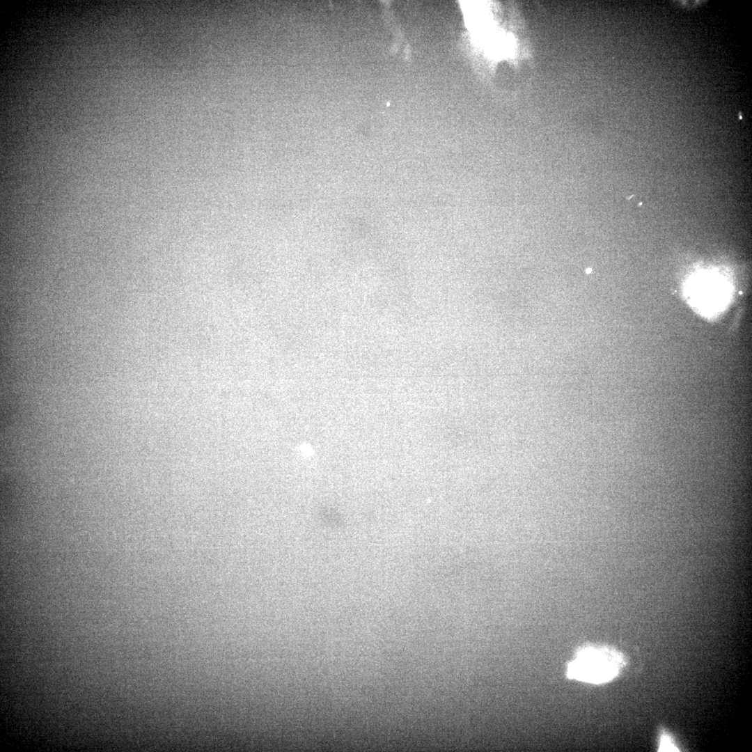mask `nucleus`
<instances>
[{"instance_id":"1","label":"nucleus","mask_w":752,"mask_h":752,"mask_svg":"<svg viewBox=\"0 0 752 752\" xmlns=\"http://www.w3.org/2000/svg\"><path fill=\"white\" fill-rule=\"evenodd\" d=\"M625 665L622 655L605 645H586L570 663L567 676L578 680L600 684L616 677Z\"/></svg>"},{"instance_id":"2","label":"nucleus","mask_w":752,"mask_h":752,"mask_svg":"<svg viewBox=\"0 0 752 752\" xmlns=\"http://www.w3.org/2000/svg\"><path fill=\"white\" fill-rule=\"evenodd\" d=\"M659 749L660 751H678L671 737L666 733H663L660 737Z\"/></svg>"}]
</instances>
